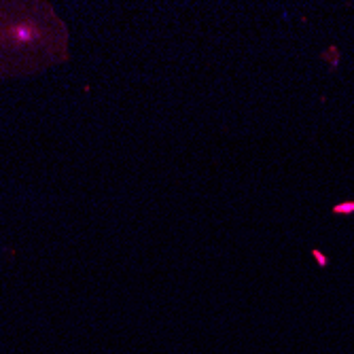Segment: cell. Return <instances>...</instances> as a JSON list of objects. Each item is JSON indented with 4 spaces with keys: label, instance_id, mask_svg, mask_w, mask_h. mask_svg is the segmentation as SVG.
Segmentation results:
<instances>
[{
    "label": "cell",
    "instance_id": "cell-1",
    "mask_svg": "<svg viewBox=\"0 0 354 354\" xmlns=\"http://www.w3.org/2000/svg\"><path fill=\"white\" fill-rule=\"evenodd\" d=\"M354 212V202H341L333 206V215H352Z\"/></svg>",
    "mask_w": 354,
    "mask_h": 354
},
{
    "label": "cell",
    "instance_id": "cell-2",
    "mask_svg": "<svg viewBox=\"0 0 354 354\" xmlns=\"http://www.w3.org/2000/svg\"><path fill=\"white\" fill-rule=\"evenodd\" d=\"M312 255H314V257H316V259H318V263H321V265H323V267H325V265H327V257H325V255H323V253H321V251H312Z\"/></svg>",
    "mask_w": 354,
    "mask_h": 354
}]
</instances>
